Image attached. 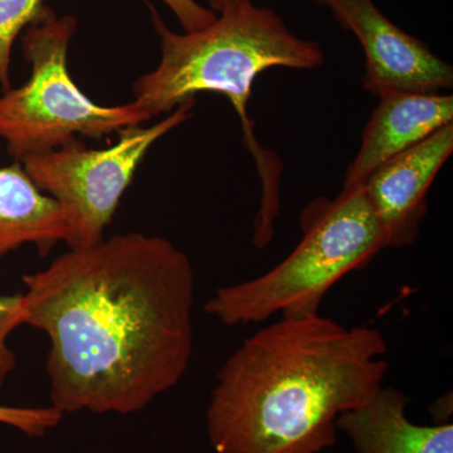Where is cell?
Returning <instances> with one entry per match:
<instances>
[{"label":"cell","mask_w":453,"mask_h":453,"mask_svg":"<svg viewBox=\"0 0 453 453\" xmlns=\"http://www.w3.org/2000/svg\"><path fill=\"white\" fill-rule=\"evenodd\" d=\"M23 283V320L49 336L50 405L64 416L138 413L186 375L196 273L166 238H103Z\"/></svg>","instance_id":"cell-1"},{"label":"cell","mask_w":453,"mask_h":453,"mask_svg":"<svg viewBox=\"0 0 453 453\" xmlns=\"http://www.w3.org/2000/svg\"><path fill=\"white\" fill-rule=\"evenodd\" d=\"M377 329L320 314L281 316L244 340L217 374L207 434L217 453H320L342 413L368 402L388 372Z\"/></svg>","instance_id":"cell-2"},{"label":"cell","mask_w":453,"mask_h":453,"mask_svg":"<svg viewBox=\"0 0 453 453\" xmlns=\"http://www.w3.org/2000/svg\"><path fill=\"white\" fill-rule=\"evenodd\" d=\"M151 23L159 35V65L134 83L133 101L151 119L174 111L201 92L226 97L242 127L243 144L251 153L261 179V202L252 242L265 249L273 241L280 213L282 163L275 151L259 144L249 115L253 83L271 68L315 71L325 62L315 41L295 35L273 9L241 0L205 28L173 32L153 5Z\"/></svg>","instance_id":"cell-3"},{"label":"cell","mask_w":453,"mask_h":453,"mask_svg":"<svg viewBox=\"0 0 453 453\" xmlns=\"http://www.w3.org/2000/svg\"><path fill=\"white\" fill-rule=\"evenodd\" d=\"M300 228L303 237L288 257L264 275L219 288L205 312L226 326L262 323L276 314H319L334 285L387 249L363 184L310 202Z\"/></svg>","instance_id":"cell-4"},{"label":"cell","mask_w":453,"mask_h":453,"mask_svg":"<svg viewBox=\"0 0 453 453\" xmlns=\"http://www.w3.org/2000/svg\"><path fill=\"white\" fill-rule=\"evenodd\" d=\"M76 29V17H58L49 5L26 28L22 47L31 77L22 88H9L0 96V138L17 162L79 136L105 138L151 120L134 103L98 105L74 83L67 56Z\"/></svg>","instance_id":"cell-5"},{"label":"cell","mask_w":453,"mask_h":453,"mask_svg":"<svg viewBox=\"0 0 453 453\" xmlns=\"http://www.w3.org/2000/svg\"><path fill=\"white\" fill-rule=\"evenodd\" d=\"M196 98L180 104L151 127H131L119 133L115 145L89 149L74 139L49 153L20 160L44 195L55 199L67 223L65 243L81 249L100 242L122 196L151 146L193 116Z\"/></svg>","instance_id":"cell-6"},{"label":"cell","mask_w":453,"mask_h":453,"mask_svg":"<svg viewBox=\"0 0 453 453\" xmlns=\"http://www.w3.org/2000/svg\"><path fill=\"white\" fill-rule=\"evenodd\" d=\"M353 33L365 56L363 85L380 96L389 91L442 94L453 86L452 65L425 42L390 22L372 0H312Z\"/></svg>","instance_id":"cell-7"},{"label":"cell","mask_w":453,"mask_h":453,"mask_svg":"<svg viewBox=\"0 0 453 453\" xmlns=\"http://www.w3.org/2000/svg\"><path fill=\"white\" fill-rule=\"evenodd\" d=\"M453 151V124L378 166L363 187L380 220L386 247L418 240L429 188Z\"/></svg>","instance_id":"cell-8"},{"label":"cell","mask_w":453,"mask_h":453,"mask_svg":"<svg viewBox=\"0 0 453 453\" xmlns=\"http://www.w3.org/2000/svg\"><path fill=\"white\" fill-rule=\"evenodd\" d=\"M378 97L344 187L360 186L381 164L453 124L452 95L389 91Z\"/></svg>","instance_id":"cell-9"},{"label":"cell","mask_w":453,"mask_h":453,"mask_svg":"<svg viewBox=\"0 0 453 453\" xmlns=\"http://www.w3.org/2000/svg\"><path fill=\"white\" fill-rule=\"evenodd\" d=\"M410 398L401 390L381 387L365 404L336 421L357 453H453V425H416L407 417Z\"/></svg>","instance_id":"cell-10"},{"label":"cell","mask_w":453,"mask_h":453,"mask_svg":"<svg viewBox=\"0 0 453 453\" xmlns=\"http://www.w3.org/2000/svg\"><path fill=\"white\" fill-rule=\"evenodd\" d=\"M65 235L61 207L33 183L22 164L0 168V258L23 244H35L40 255H49Z\"/></svg>","instance_id":"cell-11"},{"label":"cell","mask_w":453,"mask_h":453,"mask_svg":"<svg viewBox=\"0 0 453 453\" xmlns=\"http://www.w3.org/2000/svg\"><path fill=\"white\" fill-rule=\"evenodd\" d=\"M44 0H0V86L11 88L12 50L18 35L41 17Z\"/></svg>","instance_id":"cell-12"},{"label":"cell","mask_w":453,"mask_h":453,"mask_svg":"<svg viewBox=\"0 0 453 453\" xmlns=\"http://www.w3.org/2000/svg\"><path fill=\"white\" fill-rule=\"evenodd\" d=\"M64 414L49 407H14L0 404V423L18 429L28 437H42L57 427Z\"/></svg>","instance_id":"cell-13"},{"label":"cell","mask_w":453,"mask_h":453,"mask_svg":"<svg viewBox=\"0 0 453 453\" xmlns=\"http://www.w3.org/2000/svg\"><path fill=\"white\" fill-rule=\"evenodd\" d=\"M20 325H25L23 295H0V388L17 366V357L8 347V338Z\"/></svg>","instance_id":"cell-14"},{"label":"cell","mask_w":453,"mask_h":453,"mask_svg":"<svg viewBox=\"0 0 453 453\" xmlns=\"http://www.w3.org/2000/svg\"><path fill=\"white\" fill-rule=\"evenodd\" d=\"M173 12L184 32H196L214 22L217 14L210 8L203 7L196 0H162Z\"/></svg>","instance_id":"cell-15"},{"label":"cell","mask_w":453,"mask_h":453,"mask_svg":"<svg viewBox=\"0 0 453 453\" xmlns=\"http://www.w3.org/2000/svg\"><path fill=\"white\" fill-rule=\"evenodd\" d=\"M205 2L208 3V7H210L211 11L219 14L226 11V8L235 4V3L241 2V0H205Z\"/></svg>","instance_id":"cell-16"}]
</instances>
